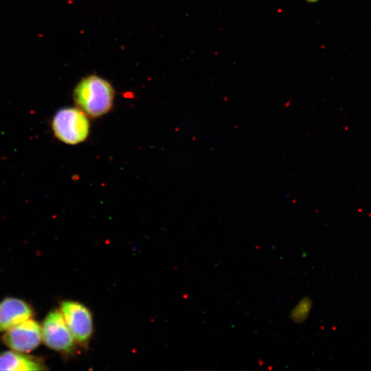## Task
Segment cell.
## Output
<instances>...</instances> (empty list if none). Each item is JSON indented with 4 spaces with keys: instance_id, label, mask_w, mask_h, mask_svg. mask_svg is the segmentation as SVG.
Returning <instances> with one entry per match:
<instances>
[{
    "instance_id": "cell-3",
    "label": "cell",
    "mask_w": 371,
    "mask_h": 371,
    "mask_svg": "<svg viewBox=\"0 0 371 371\" xmlns=\"http://www.w3.org/2000/svg\"><path fill=\"white\" fill-rule=\"evenodd\" d=\"M60 311L77 345L88 349L94 329L91 310L78 301L66 300L60 302Z\"/></svg>"
},
{
    "instance_id": "cell-7",
    "label": "cell",
    "mask_w": 371,
    "mask_h": 371,
    "mask_svg": "<svg viewBox=\"0 0 371 371\" xmlns=\"http://www.w3.org/2000/svg\"><path fill=\"white\" fill-rule=\"evenodd\" d=\"M40 360L15 350L0 353V370L32 371L46 370Z\"/></svg>"
},
{
    "instance_id": "cell-1",
    "label": "cell",
    "mask_w": 371,
    "mask_h": 371,
    "mask_svg": "<svg viewBox=\"0 0 371 371\" xmlns=\"http://www.w3.org/2000/svg\"><path fill=\"white\" fill-rule=\"evenodd\" d=\"M114 97L115 91L111 84L95 74L82 78L73 91L76 107L91 118L107 113L113 106Z\"/></svg>"
},
{
    "instance_id": "cell-6",
    "label": "cell",
    "mask_w": 371,
    "mask_h": 371,
    "mask_svg": "<svg viewBox=\"0 0 371 371\" xmlns=\"http://www.w3.org/2000/svg\"><path fill=\"white\" fill-rule=\"evenodd\" d=\"M32 308L25 301L6 297L0 302V333L32 317Z\"/></svg>"
},
{
    "instance_id": "cell-8",
    "label": "cell",
    "mask_w": 371,
    "mask_h": 371,
    "mask_svg": "<svg viewBox=\"0 0 371 371\" xmlns=\"http://www.w3.org/2000/svg\"><path fill=\"white\" fill-rule=\"evenodd\" d=\"M309 3H315L317 2L318 0H306Z\"/></svg>"
},
{
    "instance_id": "cell-4",
    "label": "cell",
    "mask_w": 371,
    "mask_h": 371,
    "mask_svg": "<svg viewBox=\"0 0 371 371\" xmlns=\"http://www.w3.org/2000/svg\"><path fill=\"white\" fill-rule=\"evenodd\" d=\"M42 341L50 349L70 355L76 350L77 344L60 309L52 310L41 326Z\"/></svg>"
},
{
    "instance_id": "cell-2",
    "label": "cell",
    "mask_w": 371,
    "mask_h": 371,
    "mask_svg": "<svg viewBox=\"0 0 371 371\" xmlns=\"http://www.w3.org/2000/svg\"><path fill=\"white\" fill-rule=\"evenodd\" d=\"M87 117L77 107L60 109L52 121L54 135L60 141L69 145L84 142L89 133L90 124Z\"/></svg>"
},
{
    "instance_id": "cell-5",
    "label": "cell",
    "mask_w": 371,
    "mask_h": 371,
    "mask_svg": "<svg viewBox=\"0 0 371 371\" xmlns=\"http://www.w3.org/2000/svg\"><path fill=\"white\" fill-rule=\"evenodd\" d=\"M3 344L20 352H30L36 349L42 341L41 326L32 317L20 322L5 331Z\"/></svg>"
}]
</instances>
